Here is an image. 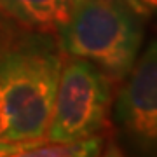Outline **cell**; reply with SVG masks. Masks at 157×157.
<instances>
[{"mask_svg":"<svg viewBox=\"0 0 157 157\" xmlns=\"http://www.w3.org/2000/svg\"><path fill=\"white\" fill-rule=\"evenodd\" d=\"M63 58L52 32L9 35L0 51V140L45 138Z\"/></svg>","mask_w":157,"mask_h":157,"instance_id":"obj_1","label":"cell"},{"mask_svg":"<svg viewBox=\"0 0 157 157\" xmlns=\"http://www.w3.org/2000/svg\"><path fill=\"white\" fill-rule=\"evenodd\" d=\"M145 17L133 0H73L54 33L65 56L82 58L122 80L140 56Z\"/></svg>","mask_w":157,"mask_h":157,"instance_id":"obj_2","label":"cell"},{"mask_svg":"<svg viewBox=\"0 0 157 157\" xmlns=\"http://www.w3.org/2000/svg\"><path fill=\"white\" fill-rule=\"evenodd\" d=\"M112 82L91 61L63 58L45 140L70 143L101 135L112 113Z\"/></svg>","mask_w":157,"mask_h":157,"instance_id":"obj_3","label":"cell"},{"mask_svg":"<svg viewBox=\"0 0 157 157\" xmlns=\"http://www.w3.org/2000/svg\"><path fill=\"white\" fill-rule=\"evenodd\" d=\"M113 103L124 143L136 154L157 155V40L136 58Z\"/></svg>","mask_w":157,"mask_h":157,"instance_id":"obj_4","label":"cell"},{"mask_svg":"<svg viewBox=\"0 0 157 157\" xmlns=\"http://www.w3.org/2000/svg\"><path fill=\"white\" fill-rule=\"evenodd\" d=\"M73 0H0V14L25 28L56 32Z\"/></svg>","mask_w":157,"mask_h":157,"instance_id":"obj_5","label":"cell"},{"mask_svg":"<svg viewBox=\"0 0 157 157\" xmlns=\"http://www.w3.org/2000/svg\"><path fill=\"white\" fill-rule=\"evenodd\" d=\"M105 148V138L101 135L86 138L70 143H52L44 138L32 150L26 152L30 157H82V155H100Z\"/></svg>","mask_w":157,"mask_h":157,"instance_id":"obj_6","label":"cell"},{"mask_svg":"<svg viewBox=\"0 0 157 157\" xmlns=\"http://www.w3.org/2000/svg\"><path fill=\"white\" fill-rule=\"evenodd\" d=\"M145 16H157V0H133Z\"/></svg>","mask_w":157,"mask_h":157,"instance_id":"obj_7","label":"cell"},{"mask_svg":"<svg viewBox=\"0 0 157 157\" xmlns=\"http://www.w3.org/2000/svg\"><path fill=\"white\" fill-rule=\"evenodd\" d=\"M9 19L7 17H4L2 14H0V51H2V47H4V44L7 42V39H9V35H11V30H9Z\"/></svg>","mask_w":157,"mask_h":157,"instance_id":"obj_8","label":"cell"}]
</instances>
